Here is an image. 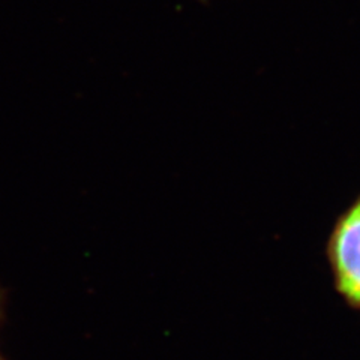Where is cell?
Returning a JSON list of instances; mask_svg holds the SVG:
<instances>
[{
    "mask_svg": "<svg viewBox=\"0 0 360 360\" xmlns=\"http://www.w3.org/2000/svg\"><path fill=\"white\" fill-rule=\"evenodd\" d=\"M336 288L360 308V197L336 221L329 240Z\"/></svg>",
    "mask_w": 360,
    "mask_h": 360,
    "instance_id": "cell-1",
    "label": "cell"
},
{
    "mask_svg": "<svg viewBox=\"0 0 360 360\" xmlns=\"http://www.w3.org/2000/svg\"><path fill=\"white\" fill-rule=\"evenodd\" d=\"M0 360H4V359H2V356H0Z\"/></svg>",
    "mask_w": 360,
    "mask_h": 360,
    "instance_id": "cell-2",
    "label": "cell"
}]
</instances>
